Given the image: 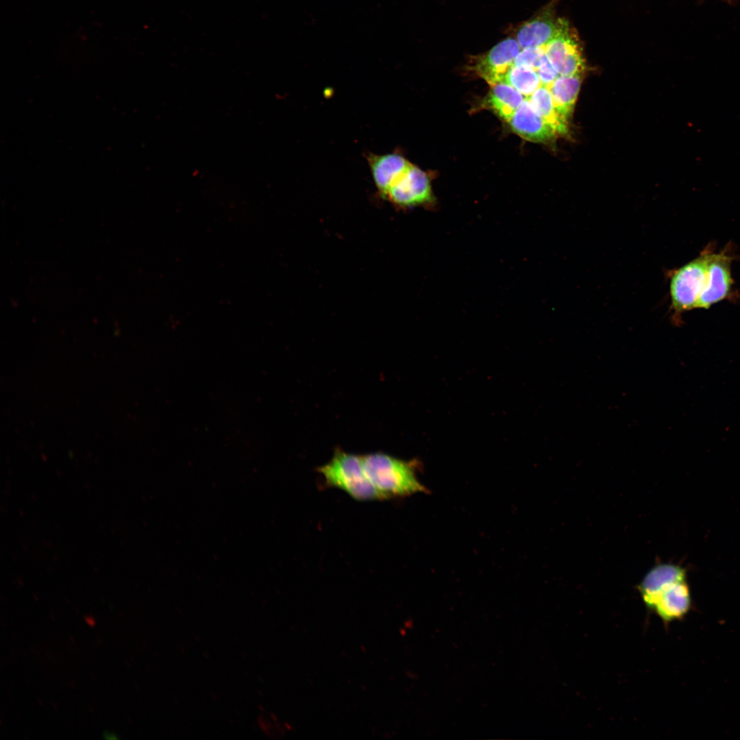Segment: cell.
<instances>
[{"label":"cell","mask_w":740,"mask_h":740,"mask_svg":"<svg viewBox=\"0 0 740 740\" xmlns=\"http://www.w3.org/2000/svg\"><path fill=\"white\" fill-rule=\"evenodd\" d=\"M361 458L367 477L384 500L427 492L417 477V465L413 461L380 452Z\"/></svg>","instance_id":"obj_1"},{"label":"cell","mask_w":740,"mask_h":740,"mask_svg":"<svg viewBox=\"0 0 740 740\" xmlns=\"http://www.w3.org/2000/svg\"><path fill=\"white\" fill-rule=\"evenodd\" d=\"M317 470L328 486L342 490L356 500H384L367 477L361 456L337 449Z\"/></svg>","instance_id":"obj_2"},{"label":"cell","mask_w":740,"mask_h":740,"mask_svg":"<svg viewBox=\"0 0 740 740\" xmlns=\"http://www.w3.org/2000/svg\"><path fill=\"white\" fill-rule=\"evenodd\" d=\"M712 254L706 249L699 256L671 273L670 307L674 319L682 312L695 309L705 284L708 264Z\"/></svg>","instance_id":"obj_3"},{"label":"cell","mask_w":740,"mask_h":740,"mask_svg":"<svg viewBox=\"0 0 740 740\" xmlns=\"http://www.w3.org/2000/svg\"><path fill=\"white\" fill-rule=\"evenodd\" d=\"M545 51L560 76L581 75L584 69L578 39L565 20L557 36L545 46Z\"/></svg>","instance_id":"obj_4"},{"label":"cell","mask_w":740,"mask_h":740,"mask_svg":"<svg viewBox=\"0 0 740 740\" xmlns=\"http://www.w3.org/2000/svg\"><path fill=\"white\" fill-rule=\"evenodd\" d=\"M384 199L399 208L423 205L432 200L427 174L412 164L391 186Z\"/></svg>","instance_id":"obj_5"},{"label":"cell","mask_w":740,"mask_h":740,"mask_svg":"<svg viewBox=\"0 0 740 740\" xmlns=\"http://www.w3.org/2000/svg\"><path fill=\"white\" fill-rule=\"evenodd\" d=\"M731 262L732 257L726 251L713 252L705 284L695 309H708L729 296L732 285Z\"/></svg>","instance_id":"obj_6"},{"label":"cell","mask_w":740,"mask_h":740,"mask_svg":"<svg viewBox=\"0 0 740 740\" xmlns=\"http://www.w3.org/2000/svg\"><path fill=\"white\" fill-rule=\"evenodd\" d=\"M565 19L556 15L555 5L549 4L535 16L521 24L515 38L521 49L544 47L560 31Z\"/></svg>","instance_id":"obj_7"},{"label":"cell","mask_w":740,"mask_h":740,"mask_svg":"<svg viewBox=\"0 0 740 740\" xmlns=\"http://www.w3.org/2000/svg\"><path fill=\"white\" fill-rule=\"evenodd\" d=\"M521 49L515 38H507L486 53L476 57L471 69L491 86L503 82Z\"/></svg>","instance_id":"obj_8"},{"label":"cell","mask_w":740,"mask_h":740,"mask_svg":"<svg viewBox=\"0 0 740 740\" xmlns=\"http://www.w3.org/2000/svg\"><path fill=\"white\" fill-rule=\"evenodd\" d=\"M366 159L377 191L383 199L391 186L412 164L396 151L384 154L369 153Z\"/></svg>","instance_id":"obj_9"},{"label":"cell","mask_w":740,"mask_h":740,"mask_svg":"<svg viewBox=\"0 0 740 740\" xmlns=\"http://www.w3.org/2000/svg\"><path fill=\"white\" fill-rule=\"evenodd\" d=\"M508 122L516 134L532 142L550 143L558 136L535 111L528 98L523 100Z\"/></svg>","instance_id":"obj_10"},{"label":"cell","mask_w":740,"mask_h":740,"mask_svg":"<svg viewBox=\"0 0 740 740\" xmlns=\"http://www.w3.org/2000/svg\"><path fill=\"white\" fill-rule=\"evenodd\" d=\"M685 580V571L672 564L656 565L642 579L638 586L643 602L647 609L652 610L659 595L671 584Z\"/></svg>","instance_id":"obj_11"},{"label":"cell","mask_w":740,"mask_h":740,"mask_svg":"<svg viewBox=\"0 0 740 740\" xmlns=\"http://www.w3.org/2000/svg\"><path fill=\"white\" fill-rule=\"evenodd\" d=\"M691 607L690 590L684 580L671 584L663 591L658 597L652 612L655 613L666 625L684 618Z\"/></svg>","instance_id":"obj_12"},{"label":"cell","mask_w":740,"mask_h":740,"mask_svg":"<svg viewBox=\"0 0 740 740\" xmlns=\"http://www.w3.org/2000/svg\"><path fill=\"white\" fill-rule=\"evenodd\" d=\"M580 84L581 75H559L547 86L556 110L567 121L574 110Z\"/></svg>","instance_id":"obj_13"},{"label":"cell","mask_w":740,"mask_h":740,"mask_svg":"<svg viewBox=\"0 0 740 740\" xmlns=\"http://www.w3.org/2000/svg\"><path fill=\"white\" fill-rule=\"evenodd\" d=\"M491 86L486 104L500 117L508 122L526 97L505 82H499Z\"/></svg>","instance_id":"obj_14"},{"label":"cell","mask_w":740,"mask_h":740,"mask_svg":"<svg viewBox=\"0 0 740 740\" xmlns=\"http://www.w3.org/2000/svg\"><path fill=\"white\" fill-rule=\"evenodd\" d=\"M535 111L555 130L558 135L568 133L567 121L556 110L547 86H541L528 97Z\"/></svg>","instance_id":"obj_15"},{"label":"cell","mask_w":740,"mask_h":740,"mask_svg":"<svg viewBox=\"0 0 740 740\" xmlns=\"http://www.w3.org/2000/svg\"><path fill=\"white\" fill-rule=\"evenodd\" d=\"M503 82L514 87L526 98L542 86L536 70L514 64L508 71Z\"/></svg>","instance_id":"obj_16"},{"label":"cell","mask_w":740,"mask_h":740,"mask_svg":"<svg viewBox=\"0 0 740 740\" xmlns=\"http://www.w3.org/2000/svg\"><path fill=\"white\" fill-rule=\"evenodd\" d=\"M545 53V46L521 49L516 56L513 64L525 66L536 70Z\"/></svg>","instance_id":"obj_17"},{"label":"cell","mask_w":740,"mask_h":740,"mask_svg":"<svg viewBox=\"0 0 740 740\" xmlns=\"http://www.w3.org/2000/svg\"><path fill=\"white\" fill-rule=\"evenodd\" d=\"M542 86H549L558 76V73L545 53L536 69Z\"/></svg>","instance_id":"obj_18"}]
</instances>
